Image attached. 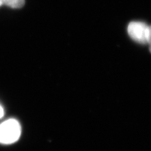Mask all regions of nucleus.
<instances>
[{
    "instance_id": "obj_5",
    "label": "nucleus",
    "mask_w": 151,
    "mask_h": 151,
    "mask_svg": "<svg viewBox=\"0 0 151 151\" xmlns=\"http://www.w3.org/2000/svg\"><path fill=\"white\" fill-rule=\"evenodd\" d=\"M3 115H4L3 108L1 107V105H0V119H1V118L3 116Z\"/></svg>"
},
{
    "instance_id": "obj_1",
    "label": "nucleus",
    "mask_w": 151,
    "mask_h": 151,
    "mask_svg": "<svg viewBox=\"0 0 151 151\" xmlns=\"http://www.w3.org/2000/svg\"><path fill=\"white\" fill-rule=\"evenodd\" d=\"M21 135V126L15 119H9L0 125V143L10 144L15 142Z\"/></svg>"
},
{
    "instance_id": "obj_4",
    "label": "nucleus",
    "mask_w": 151,
    "mask_h": 151,
    "mask_svg": "<svg viewBox=\"0 0 151 151\" xmlns=\"http://www.w3.org/2000/svg\"><path fill=\"white\" fill-rule=\"evenodd\" d=\"M147 44L149 45V50L151 52V26H150V29H149V38H148V42Z\"/></svg>"
},
{
    "instance_id": "obj_3",
    "label": "nucleus",
    "mask_w": 151,
    "mask_h": 151,
    "mask_svg": "<svg viewBox=\"0 0 151 151\" xmlns=\"http://www.w3.org/2000/svg\"><path fill=\"white\" fill-rule=\"evenodd\" d=\"M1 1L3 4L12 8H20L25 4V0H1Z\"/></svg>"
},
{
    "instance_id": "obj_6",
    "label": "nucleus",
    "mask_w": 151,
    "mask_h": 151,
    "mask_svg": "<svg viewBox=\"0 0 151 151\" xmlns=\"http://www.w3.org/2000/svg\"><path fill=\"white\" fill-rule=\"evenodd\" d=\"M3 5L2 2H1V0H0V6H1Z\"/></svg>"
},
{
    "instance_id": "obj_2",
    "label": "nucleus",
    "mask_w": 151,
    "mask_h": 151,
    "mask_svg": "<svg viewBox=\"0 0 151 151\" xmlns=\"http://www.w3.org/2000/svg\"><path fill=\"white\" fill-rule=\"evenodd\" d=\"M150 26L142 22H132L127 32L132 40L140 44H147Z\"/></svg>"
}]
</instances>
